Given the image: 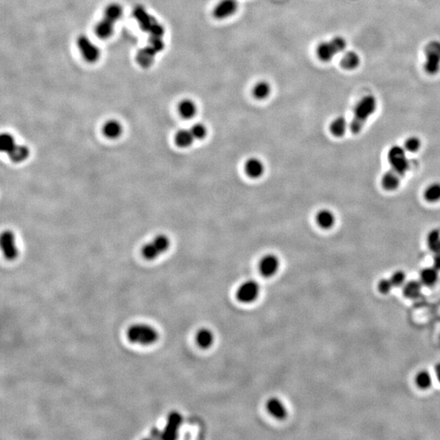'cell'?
<instances>
[{"instance_id": "cell-19", "label": "cell", "mask_w": 440, "mask_h": 440, "mask_svg": "<svg viewBox=\"0 0 440 440\" xmlns=\"http://www.w3.org/2000/svg\"><path fill=\"white\" fill-rule=\"evenodd\" d=\"M9 158L14 162H23L30 155V149L26 145H16L11 151L8 153Z\"/></svg>"}, {"instance_id": "cell-33", "label": "cell", "mask_w": 440, "mask_h": 440, "mask_svg": "<svg viewBox=\"0 0 440 440\" xmlns=\"http://www.w3.org/2000/svg\"><path fill=\"white\" fill-rule=\"evenodd\" d=\"M420 147H421V141L415 136H412V137L407 139L406 141L404 143V149L410 153H416V152L418 151Z\"/></svg>"}, {"instance_id": "cell-34", "label": "cell", "mask_w": 440, "mask_h": 440, "mask_svg": "<svg viewBox=\"0 0 440 440\" xmlns=\"http://www.w3.org/2000/svg\"><path fill=\"white\" fill-rule=\"evenodd\" d=\"M390 280H391L394 287H399V286L404 285L406 283V274L403 271H397V272H394Z\"/></svg>"}, {"instance_id": "cell-31", "label": "cell", "mask_w": 440, "mask_h": 440, "mask_svg": "<svg viewBox=\"0 0 440 440\" xmlns=\"http://www.w3.org/2000/svg\"><path fill=\"white\" fill-rule=\"evenodd\" d=\"M427 244L429 249L434 253H440V232L437 230L429 232L427 236Z\"/></svg>"}, {"instance_id": "cell-9", "label": "cell", "mask_w": 440, "mask_h": 440, "mask_svg": "<svg viewBox=\"0 0 440 440\" xmlns=\"http://www.w3.org/2000/svg\"><path fill=\"white\" fill-rule=\"evenodd\" d=\"M183 422V417L178 412H171L169 414L166 426L162 433L163 439H174L178 436V430Z\"/></svg>"}, {"instance_id": "cell-13", "label": "cell", "mask_w": 440, "mask_h": 440, "mask_svg": "<svg viewBox=\"0 0 440 440\" xmlns=\"http://www.w3.org/2000/svg\"><path fill=\"white\" fill-rule=\"evenodd\" d=\"M215 335L213 332L207 328H202L196 334V342L202 349H208L214 344Z\"/></svg>"}, {"instance_id": "cell-26", "label": "cell", "mask_w": 440, "mask_h": 440, "mask_svg": "<svg viewBox=\"0 0 440 440\" xmlns=\"http://www.w3.org/2000/svg\"><path fill=\"white\" fill-rule=\"evenodd\" d=\"M332 135L336 137L343 136L347 130V120L343 117H338L332 121L330 127Z\"/></svg>"}, {"instance_id": "cell-25", "label": "cell", "mask_w": 440, "mask_h": 440, "mask_svg": "<svg viewBox=\"0 0 440 440\" xmlns=\"http://www.w3.org/2000/svg\"><path fill=\"white\" fill-rule=\"evenodd\" d=\"M175 143L181 148H187L194 142V137L190 130H180L175 135Z\"/></svg>"}, {"instance_id": "cell-29", "label": "cell", "mask_w": 440, "mask_h": 440, "mask_svg": "<svg viewBox=\"0 0 440 440\" xmlns=\"http://www.w3.org/2000/svg\"><path fill=\"white\" fill-rule=\"evenodd\" d=\"M424 198L429 202L440 201V183H434L429 185L424 193Z\"/></svg>"}, {"instance_id": "cell-22", "label": "cell", "mask_w": 440, "mask_h": 440, "mask_svg": "<svg viewBox=\"0 0 440 440\" xmlns=\"http://www.w3.org/2000/svg\"><path fill=\"white\" fill-rule=\"evenodd\" d=\"M179 114L184 118H192L197 113V106L193 100H183L179 104Z\"/></svg>"}, {"instance_id": "cell-18", "label": "cell", "mask_w": 440, "mask_h": 440, "mask_svg": "<svg viewBox=\"0 0 440 440\" xmlns=\"http://www.w3.org/2000/svg\"><path fill=\"white\" fill-rule=\"evenodd\" d=\"M245 172L251 178H259L264 171L263 162L257 158H250L247 161L244 166Z\"/></svg>"}, {"instance_id": "cell-4", "label": "cell", "mask_w": 440, "mask_h": 440, "mask_svg": "<svg viewBox=\"0 0 440 440\" xmlns=\"http://www.w3.org/2000/svg\"><path fill=\"white\" fill-rule=\"evenodd\" d=\"M388 162L391 169L403 176L409 169V162L407 158L404 148L400 146L391 147L387 154Z\"/></svg>"}, {"instance_id": "cell-20", "label": "cell", "mask_w": 440, "mask_h": 440, "mask_svg": "<svg viewBox=\"0 0 440 440\" xmlns=\"http://www.w3.org/2000/svg\"><path fill=\"white\" fill-rule=\"evenodd\" d=\"M317 222L321 228L329 229L334 226L335 217L331 211L322 210L317 214Z\"/></svg>"}, {"instance_id": "cell-5", "label": "cell", "mask_w": 440, "mask_h": 440, "mask_svg": "<svg viewBox=\"0 0 440 440\" xmlns=\"http://www.w3.org/2000/svg\"><path fill=\"white\" fill-rule=\"evenodd\" d=\"M425 72L434 75L440 71V43L438 41L430 42L425 47Z\"/></svg>"}, {"instance_id": "cell-37", "label": "cell", "mask_w": 440, "mask_h": 440, "mask_svg": "<svg viewBox=\"0 0 440 440\" xmlns=\"http://www.w3.org/2000/svg\"><path fill=\"white\" fill-rule=\"evenodd\" d=\"M434 268L437 270L440 271V253L435 254L434 258Z\"/></svg>"}, {"instance_id": "cell-24", "label": "cell", "mask_w": 440, "mask_h": 440, "mask_svg": "<svg viewBox=\"0 0 440 440\" xmlns=\"http://www.w3.org/2000/svg\"><path fill=\"white\" fill-rule=\"evenodd\" d=\"M415 384L420 390H428L432 386L431 375L425 370L417 372L414 379Z\"/></svg>"}, {"instance_id": "cell-35", "label": "cell", "mask_w": 440, "mask_h": 440, "mask_svg": "<svg viewBox=\"0 0 440 440\" xmlns=\"http://www.w3.org/2000/svg\"><path fill=\"white\" fill-rule=\"evenodd\" d=\"M190 132H192L194 139L197 140H201L207 136V128L201 123L194 124L190 129Z\"/></svg>"}, {"instance_id": "cell-15", "label": "cell", "mask_w": 440, "mask_h": 440, "mask_svg": "<svg viewBox=\"0 0 440 440\" xmlns=\"http://www.w3.org/2000/svg\"><path fill=\"white\" fill-rule=\"evenodd\" d=\"M114 25L115 23L103 17V19L97 22L96 27H95V33H96V36L101 38V39L109 38L113 34V30H114Z\"/></svg>"}, {"instance_id": "cell-12", "label": "cell", "mask_w": 440, "mask_h": 440, "mask_svg": "<svg viewBox=\"0 0 440 440\" xmlns=\"http://www.w3.org/2000/svg\"><path fill=\"white\" fill-rule=\"evenodd\" d=\"M266 409L272 417L278 420H283L287 417V408L277 397H272L267 400Z\"/></svg>"}, {"instance_id": "cell-28", "label": "cell", "mask_w": 440, "mask_h": 440, "mask_svg": "<svg viewBox=\"0 0 440 440\" xmlns=\"http://www.w3.org/2000/svg\"><path fill=\"white\" fill-rule=\"evenodd\" d=\"M141 254L145 260H153L162 253V251L160 250L158 245L152 241V242L148 243V244H145V246L143 247Z\"/></svg>"}, {"instance_id": "cell-32", "label": "cell", "mask_w": 440, "mask_h": 440, "mask_svg": "<svg viewBox=\"0 0 440 440\" xmlns=\"http://www.w3.org/2000/svg\"><path fill=\"white\" fill-rule=\"evenodd\" d=\"M17 145L15 140L12 135L9 133H3L0 136V149L1 151L7 154L11 151L12 149Z\"/></svg>"}, {"instance_id": "cell-36", "label": "cell", "mask_w": 440, "mask_h": 440, "mask_svg": "<svg viewBox=\"0 0 440 440\" xmlns=\"http://www.w3.org/2000/svg\"><path fill=\"white\" fill-rule=\"evenodd\" d=\"M393 287V285H392L390 279H382L378 284V289H379V293H382V294L389 293Z\"/></svg>"}, {"instance_id": "cell-21", "label": "cell", "mask_w": 440, "mask_h": 440, "mask_svg": "<svg viewBox=\"0 0 440 440\" xmlns=\"http://www.w3.org/2000/svg\"><path fill=\"white\" fill-rule=\"evenodd\" d=\"M122 128L121 124L115 120H110L104 124L103 133L109 139H116L121 136Z\"/></svg>"}, {"instance_id": "cell-30", "label": "cell", "mask_w": 440, "mask_h": 440, "mask_svg": "<svg viewBox=\"0 0 440 440\" xmlns=\"http://www.w3.org/2000/svg\"><path fill=\"white\" fill-rule=\"evenodd\" d=\"M271 92V87L269 83L262 81L258 83L253 89V95L256 99L264 100L269 96Z\"/></svg>"}, {"instance_id": "cell-14", "label": "cell", "mask_w": 440, "mask_h": 440, "mask_svg": "<svg viewBox=\"0 0 440 440\" xmlns=\"http://www.w3.org/2000/svg\"><path fill=\"white\" fill-rule=\"evenodd\" d=\"M400 177L401 175L400 174H398L396 171L391 169L383 174L382 178V186L387 191H394L397 190L400 186Z\"/></svg>"}, {"instance_id": "cell-17", "label": "cell", "mask_w": 440, "mask_h": 440, "mask_svg": "<svg viewBox=\"0 0 440 440\" xmlns=\"http://www.w3.org/2000/svg\"><path fill=\"white\" fill-rule=\"evenodd\" d=\"M438 280V271L433 268H424L420 273V281L424 286L431 287Z\"/></svg>"}, {"instance_id": "cell-27", "label": "cell", "mask_w": 440, "mask_h": 440, "mask_svg": "<svg viewBox=\"0 0 440 440\" xmlns=\"http://www.w3.org/2000/svg\"><path fill=\"white\" fill-rule=\"evenodd\" d=\"M359 61L360 60H359V55L357 54L354 51H349L342 57V60H341V66L345 70L350 71V70H354L358 67Z\"/></svg>"}, {"instance_id": "cell-1", "label": "cell", "mask_w": 440, "mask_h": 440, "mask_svg": "<svg viewBox=\"0 0 440 440\" xmlns=\"http://www.w3.org/2000/svg\"><path fill=\"white\" fill-rule=\"evenodd\" d=\"M376 109V100L374 96H366L359 100L354 111V117L350 125L353 134L361 132L368 117L374 113Z\"/></svg>"}, {"instance_id": "cell-7", "label": "cell", "mask_w": 440, "mask_h": 440, "mask_svg": "<svg viewBox=\"0 0 440 440\" xmlns=\"http://www.w3.org/2000/svg\"><path fill=\"white\" fill-rule=\"evenodd\" d=\"M77 47L86 61L94 63L100 56L99 47L87 35H80L77 38Z\"/></svg>"}, {"instance_id": "cell-2", "label": "cell", "mask_w": 440, "mask_h": 440, "mask_svg": "<svg viewBox=\"0 0 440 440\" xmlns=\"http://www.w3.org/2000/svg\"><path fill=\"white\" fill-rule=\"evenodd\" d=\"M128 340L132 343L149 346L158 340V331L147 325H134L131 326L127 332Z\"/></svg>"}, {"instance_id": "cell-23", "label": "cell", "mask_w": 440, "mask_h": 440, "mask_svg": "<svg viewBox=\"0 0 440 440\" xmlns=\"http://www.w3.org/2000/svg\"><path fill=\"white\" fill-rule=\"evenodd\" d=\"M122 8L117 4H111L104 10V17L110 22L116 23L122 16Z\"/></svg>"}, {"instance_id": "cell-10", "label": "cell", "mask_w": 440, "mask_h": 440, "mask_svg": "<svg viewBox=\"0 0 440 440\" xmlns=\"http://www.w3.org/2000/svg\"><path fill=\"white\" fill-rule=\"evenodd\" d=\"M236 0H220L213 10V15L217 19H225L233 15L237 10Z\"/></svg>"}, {"instance_id": "cell-8", "label": "cell", "mask_w": 440, "mask_h": 440, "mask_svg": "<svg viewBox=\"0 0 440 440\" xmlns=\"http://www.w3.org/2000/svg\"><path fill=\"white\" fill-rule=\"evenodd\" d=\"M0 245L4 256L9 261L17 259L18 250L16 246L15 236L11 231H5L1 235Z\"/></svg>"}, {"instance_id": "cell-11", "label": "cell", "mask_w": 440, "mask_h": 440, "mask_svg": "<svg viewBox=\"0 0 440 440\" xmlns=\"http://www.w3.org/2000/svg\"><path fill=\"white\" fill-rule=\"evenodd\" d=\"M280 262L274 255H267L263 257L259 264L260 272L264 277H271L278 271Z\"/></svg>"}, {"instance_id": "cell-3", "label": "cell", "mask_w": 440, "mask_h": 440, "mask_svg": "<svg viewBox=\"0 0 440 440\" xmlns=\"http://www.w3.org/2000/svg\"><path fill=\"white\" fill-rule=\"evenodd\" d=\"M347 47V43L344 38L336 37L329 42H324L317 47V54L320 60L322 61H330L334 55L339 53Z\"/></svg>"}, {"instance_id": "cell-6", "label": "cell", "mask_w": 440, "mask_h": 440, "mask_svg": "<svg viewBox=\"0 0 440 440\" xmlns=\"http://www.w3.org/2000/svg\"><path fill=\"white\" fill-rule=\"evenodd\" d=\"M260 293L259 283L254 280H248L240 284L236 292V298L241 303L249 304L257 300Z\"/></svg>"}, {"instance_id": "cell-16", "label": "cell", "mask_w": 440, "mask_h": 440, "mask_svg": "<svg viewBox=\"0 0 440 440\" xmlns=\"http://www.w3.org/2000/svg\"><path fill=\"white\" fill-rule=\"evenodd\" d=\"M422 284L421 281H410L405 283L403 287V294L408 299H416L421 295Z\"/></svg>"}]
</instances>
